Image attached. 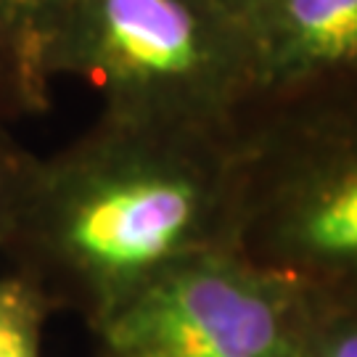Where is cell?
Masks as SVG:
<instances>
[{
  "mask_svg": "<svg viewBox=\"0 0 357 357\" xmlns=\"http://www.w3.org/2000/svg\"><path fill=\"white\" fill-rule=\"evenodd\" d=\"M238 167L228 138L101 114L75 141L35 153L0 255L53 312L96 331L169 268L233 246Z\"/></svg>",
  "mask_w": 357,
  "mask_h": 357,
  "instance_id": "6da1fadb",
  "label": "cell"
},
{
  "mask_svg": "<svg viewBox=\"0 0 357 357\" xmlns=\"http://www.w3.org/2000/svg\"><path fill=\"white\" fill-rule=\"evenodd\" d=\"M45 75L85 79L112 119L206 138H230L262 88L249 32L212 0H77Z\"/></svg>",
  "mask_w": 357,
  "mask_h": 357,
  "instance_id": "7a4b0ae2",
  "label": "cell"
},
{
  "mask_svg": "<svg viewBox=\"0 0 357 357\" xmlns=\"http://www.w3.org/2000/svg\"><path fill=\"white\" fill-rule=\"evenodd\" d=\"M109 357H299L291 291L236 246L153 278L96 328Z\"/></svg>",
  "mask_w": 357,
  "mask_h": 357,
  "instance_id": "3957f363",
  "label": "cell"
},
{
  "mask_svg": "<svg viewBox=\"0 0 357 357\" xmlns=\"http://www.w3.org/2000/svg\"><path fill=\"white\" fill-rule=\"evenodd\" d=\"M252 43L262 88L357 66V0H283Z\"/></svg>",
  "mask_w": 357,
  "mask_h": 357,
  "instance_id": "277c9868",
  "label": "cell"
},
{
  "mask_svg": "<svg viewBox=\"0 0 357 357\" xmlns=\"http://www.w3.org/2000/svg\"><path fill=\"white\" fill-rule=\"evenodd\" d=\"M77 0H0V64L11 79L22 114H43L51 106L53 82L45 56L56 29Z\"/></svg>",
  "mask_w": 357,
  "mask_h": 357,
  "instance_id": "5b68a950",
  "label": "cell"
},
{
  "mask_svg": "<svg viewBox=\"0 0 357 357\" xmlns=\"http://www.w3.org/2000/svg\"><path fill=\"white\" fill-rule=\"evenodd\" d=\"M289 238L323 262L357 265V159L318 180L294 206Z\"/></svg>",
  "mask_w": 357,
  "mask_h": 357,
  "instance_id": "8992f818",
  "label": "cell"
},
{
  "mask_svg": "<svg viewBox=\"0 0 357 357\" xmlns=\"http://www.w3.org/2000/svg\"><path fill=\"white\" fill-rule=\"evenodd\" d=\"M51 315L48 299L26 278L0 273V357H43Z\"/></svg>",
  "mask_w": 357,
  "mask_h": 357,
  "instance_id": "52a82bcc",
  "label": "cell"
},
{
  "mask_svg": "<svg viewBox=\"0 0 357 357\" xmlns=\"http://www.w3.org/2000/svg\"><path fill=\"white\" fill-rule=\"evenodd\" d=\"M32 159L35 153L24 149L11 132V119L0 116V243L8 233Z\"/></svg>",
  "mask_w": 357,
  "mask_h": 357,
  "instance_id": "ba28073f",
  "label": "cell"
},
{
  "mask_svg": "<svg viewBox=\"0 0 357 357\" xmlns=\"http://www.w3.org/2000/svg\"><path fill=\"white\" fill-rule=\"evenodd\" d=\"M299 357H357V320H342L318 336L305 339Z\"/></svg>",
  "mask_w": 357,
  "mask_h": 357,
  "instance_id": "9c48e42d",
  "label": "cell"
},
{
  "mask_svg": "<svg viewBox=\"0 0 357 357\" xmlns=\"http://www.w3.org/2000/svg\"><path fill=\"white\" fill-rule=\"evenodd\" d=\"M212 3H217L233 22H238L252 38L259 29V24L281 6L283 0H212Z\"/></svg>",
  "mask_w": 357,
  "mask_h": 357,
  "instance_id": "30bf717a",
  "label": "cell"
},
{
  "mask_svg": "<svg viewBox=\"0 0 357 357\" xmlns=\"http://www.w3.org/2000/svg\"><path fill=\"white\" fill-rule=\"evenodd\" d=\"M0 116H6V119H19L22 114V106H19V101H16V93H13L11 88V79H8V75H6V69H3V64H0Z\"/></svg>",
  "mask_w": 357,
  "mask_h": 357,
  "instance_id": "8fae6325",
  "label": "cell"
},
{
  "mask_svg": "<svg viewBox=\"0 0 357 357\" xmlns=\"http://www.w3.org/2000/svg\"><path fill=\"white\" fill-rule=\"evenodd\" d=\"M96 357H109V355H103L101 349H98V352H96Z\"/></svg>",
  "mask_w": 357,
  "mask_h": 357,
  "instance_id": "7c38bea8",
  "label": "cell"
}]
</instances>
